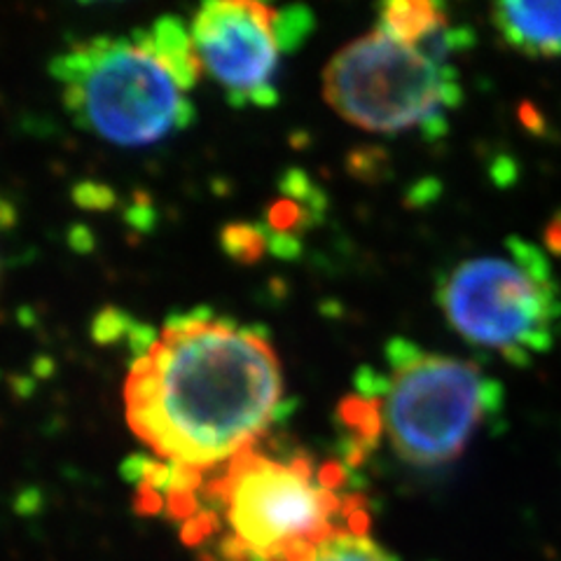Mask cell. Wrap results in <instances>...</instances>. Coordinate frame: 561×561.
Segmentation results:
<instances>
[{
    "instance_id": "1",
    "label": "cell",
    "mask_w": 561,
    "mask_h": 561,
    "mask_svg": "<svg viewBox=\"0 0 561 561\" xmlns=\"http://www.w3.org/2000/svg\"><path fill=\"white\" fill-rule=\"evenodd\" d=\"M284 402V373L260 332L183 316L164 325L125 381L131 433L164 468L204 478L262 443Z\"/></svg>"
},
{
    "instance_id": "2",
    "label": "cell",
    "mask_w": 561,
    "mask_h": 561,
    "mask_svg": "<svg viewBox=\"0 0 561 561\" xmlns=\"http://www.w3.org/2000/svg\"><path fill=\"white\" fill-rule=\"evenodd\" d=\"M164 505L204 561H311L328 540L370 531L360 496L342 494L335 466L255 445L208 478L167 468Z\"/></svg>"
},
{
    "instance_id": "3",
    "label": "cell",
    "mask_w": 561,
    "mask_h": 561,
    "mask_svg": "<svg viewBox=\"0 0 561 561\" xmlns=\"http://www.w3.org/2000/svg\"><path fill=\"white\" fill-rule=\"evenodd\" d=\"M51 76L78 125L119 148H148L183 131L202 76L190 28L162 16L148 31L92 38L55 59Z\"/></svg>"
},
{
    "instance_id": "4",
    "label": "cell",
    "mask_w": 561,
    "mask_h": 561,
    "mask_svg": "<svg viewBox=\"0 0 561 561\" xmlns=\"http://www.w3.org/2000/svg\"><path fill=\"white\" fill-rule=\"evenodd\" d=\"M379 398H356L358 435L383 433L400 461L440 468L468 449L503 408V389L480 365L393 340Z\"/></svg>"
},
{
    "instance_id": "5",
    "label": "cell",
    "mask_w": 561,
    "mask_h": 561,
    "mask_svg": "<svg viewBox=\"0 0 561 561\" xmlns=\"http://www.w3.org/2000/svg\"><path fill=\"white\" fill-rule=\"evenodd\" d=\"M437 300L454 332L513 365L548 354L561 319V290L546 255L519 239L503 253L459 262Z\"/></svg>"
},
{
    "instance_id": "6",
    "label": "cell",
    "mask_w": 561,
    "mask_h": 561,
    "mask_svg": "<svg viewBox=\"0 0 561 561\" xmlns=\"http://www.w3.org/2000/svg\"><path fill=\"white\" fill-rule=\"evenodd\" d=\"M323 96L340 117L365 131H431L459 105L461 84L449 57L375 26L330 59Z\"/></svg>"
},
{
    "instance_id": "7",
    "label": "cell",
    "mask_w": 561,
    "mask_h": 561,
    "mask_svg": "<svg viewBox=\"0 0 561 561\" xmlns=\"http://www.w3.org/2000/svg\"><path fill=\"white\" fill-rule=\"evenodd\" d=\"M311 16L253 0H208L190 22L202 73L218 82L234 105L267 108L278 101L276 78L290 43L302 38Z\"/></svg>"
},
{
    "instance_id": "8",
    "label": "cell",
    "mask_w": 561,
    "mask_h": 561,
    "mask_svg": "<svg viewBox=\"0 0 561 561\" xmlns=\"http://www.w3.org/2000/svg\"><path fill=\"white\" fill-rule=\"evenodd\" d=\"M377 28L398 41L440 51L449 59L468 43L466 33L451 26L447 10L431 0H391L379 5Z\"/></svg>"
},
{
    "instance_id": "9",
    "label": "cell",
    "mask_w": 561,
    "mask_h": 561,
    "mask_svg": "<svg viewBox=\"0 0 561 561\" xmlns=\"http://www.w3.org/2000/svg\"><path fill=\"white\" fill-rule=\"evenodd\" d=\"M503 43L524 57H561V3H499L491 8Z\"/></svg>"
},
{
    "instance_id": "10",
    "label": "cell",
    "mask_w": 561,
    "mask_h": 561,
    "mask_svg": "<svg viewBox=\"0 0 561 561\" xmlns=\"http://www.w3.org/2000/svg\"><path fill=\"white\" fill-rule=\"evenodd\" d=\"M311 561H396L393 554L370 538V531L340 534L311 557Z\"/></svg>"
}]
</instances>
